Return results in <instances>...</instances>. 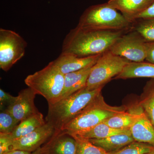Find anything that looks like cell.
Wrapping results in <instances>:
<instances>
[{
    "mask_svg": "<svg viewBox=\"0 0 154 154\" xmlns=\"http://www.w3.org/2000/svg\"><path fill=\"white\" fill-rule=\"evenodd\" d=\"M154 2V0H109L107 3L132 22L136 16L148 8Z\"/></svg>",
    "mask_w": 154,
    "mask_h": 154,
    "instance_id": "cell-14",
    "label": "cell"
},
{
    "mask_svg": "<svg viewBox=\"0 0 154 154\" xmlns=\"http://www.w3.org/2000/svg\"><path fill=\"white\" fill-rule=\"evenodd\" d=\"M139 107V105L137 103L127 111L115 114L103 122L112 128L130 129L137 118Z\"/></svg>",
    "mask_w": 154,
    "mask_h": 154,
    "instance_id": "cell-18",
    "label": "cell"
},
{
    "mask_svg": "<svg viewBox=\"0 0 154 154\" xmlns=\"http://www.w3.org/2000/svg\"><path fill=\"white\" fill-rule=\"evenodd\" d=\"M55 131L54 128L46 123L33 132L13 140L11 150H21L33 152L49 140Z\"/></svg>",
    "mask_w": 154,
    "mask_h": 154,
    "instance_id": "cell-9",
    "label": "cell"
},
{
    "mask_svg": "<svg viewBox=\"0 0 154 154\" xmlns=\"http://www.w3.org/2000/svg\"><path fill=\"white\" fill-rule=\"evenodd\" d=\"M127 109L125 106L117 107L108 105L101 93L67 124L62 131L72 134L87 130Z\"/></svg>",
    "mask_w": 154,
    "mask_h": 154,
    "instance_id": "cell-4",
    "label": "cell"
},
{
    "mask_svg": "<svg viewBox=\"0 0 154 154\" xmlns=\"http://www.w3.org/2000/svg\"><path fill=\"white\" fill-rule=\"evenodd\" d=\"M89 140L94 145L103 149L107 153L118 151L135 141L131 133L115 135L105 138Z\"/></svg>",
    "mask_w": 154,
    "mask_h": 154,
    "instance_id": "cell-17",
    "label": "cell"
},
{
    "mask_svg": "<svg viewBox=\"0 0 154 154\" xmlns=\"http://www.w3.org/2000/svg\"><path fill=\"white\" fill-rule=\"evenodd\" d=\"M122 31L83 29L75 27L64 39L62 52L79 57L102 55L109 51Z\"/></svg>",
    "mask_w": 154,
    "mask_h": 154,
    "instance_id": "cell-1",
    "label": "cell"
},
{
    "mask_svg": "<svg viewBox=\"0 0 154 154\" xmlns=\"http://www.w3.org/2000/svg\"><path fill=\"white\" fill-rule=\"evenodd\" d=\"M17 96H14L0 89V108L1 110L7 109L15 102Z\"/></svg>",
    "mask_w": 154,
    "mask_h": 154,
    "instance_id": "cell-26",
    "label": "cell"
},
{
    "mask_svg": "<svg viewBox=\"0 0 154 154\" xmlns=\"http://www.w3.org/2000/svg\"><path fill=\"white\" fill-rule=\"evenodd\" d=\"M144 154H154V151L148 153Z\"/></svg>",
    "mask_w": 154,
    "mask_h": 154,
    "instance_id": "cell-32",
    "label": "cell"
},
{
    "mask_svg": "<svg viewBox=\"0 0 154 154\" xmlns=\"http://www.w3.org/2000/svg\"><path fill=\"white\" fill-rule=\"evenodd\" d=\"M70 134L76 140L77 154H107L103 149L94 145L89 140L76 134Z\"/></svg>",
    "mask_w": 154,
    "mask_h": 154,
    "instance_id": "cell-23",
    "label": "cell"
},
{
    "mask_svg": "<svg viewBox=\"0 0 154 154\" xmlns=\"http://www.w3.org/2000/svg\"><path fill=\"white\" fill-rule=\"evenodd\" d=\"M137 78L154 79V64L148 62H130L126 65L116 79H127Z\"/></svg>",
    "mask_w": 154,
    "mask_h": 154,
    "instance_id": "cell-16",
    "label": "cell"
},
{
    "mask_svg": "<svg viewBox=\"0 0 154 154\" xmlns=\"http://www.w3.org/2000/svg\"><path fill=\"white\" fill-rule=\"evenodd\" d=\"M154 19V2L148 8L136 16L134 21L139 19Z\"/></svg>",
    "mask_w": 154,
    "mask_h": 154,
    "instance_id": "cell-28",
    "label": "cell"
},
{
    "mask_svg": "<svg viewBox=\"0 0 154 154\" xmlns=\"http://www.w3.org/2000/svg\"><path fill=\"white\" fill-rule=\"evenodd\" d=\"M31 152L21 150H12L5 154H31Z\"/></svg>",
    "mask_w": 154,
    "mask_h": 154,
    "instance_id": "cell-30",
    "label": "cell"
},
{
    "mask_svg": "<svg viewBox=\"0 0 154 154\" xmlns=\"http://www.w3.org/2000/svg\"><path fill=\"white\" fill-rule=\"evenodd\" d=\"M102 88L89 90L85 87L54 104H48V112L45 119L46 123L55 131H62L67 124L102 93Z\"/></svg>",
    "mask_w": 154,
    "mask_h": 154,
    "instance_id": "cell-2",
    "label": "cell"
},
{
    "mask_svg": "<svg viewBox=\"0 0 154 154\" xmlns=\"http://www.w3.org/2000/svg\"><path fill=\"white\" fill-rule=\"evenodd\" d=\"M138 103L154 127V79L146 83Z\"/></svg>",
    "mask_w": 154,
    "mask_h": 154,
    "instance_id": "cell-21",
    "label": "cell"
},
{
    "mask_svg": "<svg viewBox=\"0 0 154 154\" xmlns=\"http://www.w3.org/2000/svg\"><path fill=\"white\" fill-rule=\"evenodd\" d=\"M19 122L7 109L0 113V133L10 134L14 131Z\"/></svg>",
    "mask_w": 154,
    "mask_h": 154,
    "instance_id": "cell-25",
    "label": "cell"
},
{
    "mask_svg": "<svg viewBox=\"0 0 154 154\" xmlns=\"http://www.w3.org/2000/svg\"><path fill=\"white\" fill-rule=\"evenodd\" d=\"M46 123L43 115L39 112L19 122L10 136L13 139L19 138L33 132Z\"/></svg>",
    "mask_w": 154,
    "mask_h": 154,
    "instance_id": "cell-20",
    "label": "cell"
},
{
    "mask_svg": "<svg viewBox=\"0 0 154 154\" xmlns=\"http://www.w3.org/2000/svg\"><path fill=\"white\" fill-rule=\"evenodd\" d=\"M130 131L135 141L154 146V127L140 105L137 118Z\"/></svg>",
    "mask_w": 154,
    "mask_h": 154,
    "instance_id": "cell-13",
    "label": "cell"
},
{
    "mask_svg": "<svg viewBox=\"0 0 154 154\" xmlns=\"http://www.w3.org/2000/svg\"><path fill=\"white\" fill-rule=\"evenodd\" d=\"M65 75L51 62L40 70L28 75L25 84L36 95H40L47 100L48 104L57 102L63 91Z\"/></svg>",
    "mask_w": 154,
    "mask_h": 154,
    "instance_id": "cell-5",
    "label": "cell"
},
{
    "mask_svg": "<svg viewBox=\"0 0 154 154\" xmlns=\"http://www.w3.org/2000/svg\"><path fill=\"white\" fill-rule=\"evenodd\" d=\"M154 151V146L151 145L134 141L118 151L107 154H144Z\"/></svg>",
    "mask_w": 154,
    "mask_h": 154,
    "instance_id": "cell-22",
    "label": "cell"
},
{
    "mask_svg": "<svg viewBox=\"0 0 154 154\" xmlns=\"http://www.w3.org/2000/svg\"><path fill=\"white\" fill-rule=\"evenodd\" d=\"M131 23L107 2L86 9L80 17L77 26L83 29L123 31Z\"/></svg>",
    "mask_w": 154,
    "mask_h": 154,
    "instance_id": "cell-3",
    "label": "cell"
},
{
    "mask_svg": "<svg viewBox=\"0 0 154 154\" xmlns=\"http://www.w3.org/2000/svg\"><path fill=\"white\" fill-rule=\"evenodd\" d=\"M41 149L45 154H77V142L67 131H55Z\"/></svg>",
    "mask_w": 154,
    "mask_h": 154,
    "instance_id": "cell-11",
    "label": "cell"
},
{
    "mask_svg": "<svg viewBox=\"0 0 154 154\" xmlns=\"http://www.w3.org/2000/svg\"><path fill=\"white\" fill-rule=\"evenodd\" d=\"M102 55L79 57L61 52L57 58L51 62L62 73L66 75L94 65Z\"/></svg>",
    "mask_w": 154,
    "mask_h": 154,
    "instance_id": "cell-12",
    "label": "cell"
},
{
    "mask_svg": "<svg viewBox=\"0 0 154 154\" xmlns=\"http://www.w3.org/2000/svg\"><path fill=\"white\" fill-rule=\"evenodd\" d=\"M128 133H131L130 129H117L112 128L104 122H102L87 130L75 133L70 134H76L81 137L89 140L93 139H100L115 135Z\"/></svg>",
    "mask_w": 154,
    "mask_h": 154,
    "instance_id": "cell-19",
    "label": "cell"
},
{
    "mask_svg": "<svg viewBox=\"0 0 154 154\" xmlns=\"http://www.w3.org/2000/svg\"><path fill=\"white\" fill-rule=\"evenodd\" d=\"M27 43L13 30L0 29V68L8 72L23 57Z\"/></svg>",
    "mask_w": 154,
    "mask_h": 154,
    "instance_id": "cell-7",
    "label": "cell"
},
{
    "mask_svg": "<svg viewBox=\"0 0 154 154\" xmlns=\"http://www.w3.org/2000/svg\"><path fill=\"white\" fill-rule=\"evenodd\" d=\"M147 53L145 61L154 64V42H148Z\"/></svg>",
    "mask_w": 154,
    "mask_h": 154,
    "instance_id": "cell-29",
    "label": "cell"
},
{
    "mask_svg": "<svg viewBox=\"0 0 154 154\" xmlns=\"http://www.w3.org/2000/svg\"><path fill=\"white\" fill-rule=\"evenodd\" d=\"M135 30L147 42H154V19H139Z\"/></svg>",
    "mask_w": 154,
    "mask_h": 154,
    "instance_id": "cell-24",
    "label": "cell"
},
{
    "mask_svg": "<svg viewBox=\"0 0 154 154\" xmlns=\"http://www.w3.org/2000/svg\"><path fill=\"white\" fill-rule=\"evenodd\" d=\"M36 95L34 91L28 87L21 90L16 101L7 108V110L19 122L39 113L34 104Z\"/></svg>",
    "mask_w": 154,
    "mask_h": 154,
    "instance_id": "cell-10",
    "label": "cell"
},
{
    "mask_svg": "<svg viewBox=\"0 0 154 154\" xmlns=\"http://www.w3.org/2000/svg\"><path fill=\"white\" fill-rule=\"evenodd\" d=\"M13 140L10 134L0 133V154H5L11 151Z\"/></svg>",
    "mask_w": 154,
    "mask_h": 154,
    "instance_id": "cell-27",
    "label": "cell"
},
{
    "mask_svg": "<svg viewBox=\"0 0 154 154\" xmlns=\"http://www.w3.org/2000/svg\"><path fill=\"white\" fill-rule=\"evenodd\" d=\"M93 66L65 75L63 91L59 100L66 98L81 89L85 88Z\"/></svg>",
    "mask_w": 154,
    "mask_h": 154,
    "instance_id": "cell-15",
    "label": "cell"
},
{
    "mask_svg": "<svg viewBox=\"0 0 154 154\" xmlns=\"http://www.w3.org/2000/svg\"><path fill=\"white\" fill-rule=\"evenodd\" d=\"M129 60L113 54L110 51L102 54L93 66L86 88L94 90L103 87L113 78L120 74Z\"/></svg>",
    "mask_w": 154,
    "mask_h": 154,
    "instance_id": "cell-6",
    "label": "cell"
},
{
    "mask_svg": "<svg viewBox=\"0 0 154 154\" xmlns=\"http://www.w3.org/2000/svg\"><path fill=\"white\" fill-rule=\"evenodd\" d=\"M147 43L134 30L122 34L113 43L109 51L131 62H141L145 61L146 57Z\"/></svg>",
    "mask_w": 154,
    "mask_h": 154,
    "instance_id": "cell-8",
    "label": "cell"
},
{
    "mask_svg": "<svg viewBox=\"0 0 154 154\" xmlns=\"http://www.w3.org/2000/svg\"><path fill=\"white\" fill-rule=\"evenodd\" d=\"M31 154H45L43 152H42V151L41 150V147L37 149V150H36L35 151L31 153Z\"/></svg>",
    "mask_w": 154,
    "mask_h": 154,
    "instance_id": "cell-31",
    "label": "cell"
}]
</instances>
